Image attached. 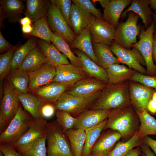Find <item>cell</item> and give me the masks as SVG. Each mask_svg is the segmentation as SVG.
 Here are the masks:
<instances>
[{"mask_svg":"<svg viewBox=\"0 0 156 156\" xmlns=\"http://www.w3.org/2000/svg\"><path fill=\"white\" fill-rule=\"evenodd\" d=\"M140 120L131 105L112 109L110 112L103 131L110 129L118 131L122 141H126L138 131Z\"/></svg>","mask_w":156,"mask_h":156,"instance_id":"6da1fadb","label":"cell"},{"mask_svg":"<svg viewBox=\"0 0 156 156\" xmlns=\"http://www.w3.org/2000/svg\"><path fill=\"white\" fill-rule=\"evenodd\" d=\"M129 83L126 81L116 84L107 83L89 109H114L131 105Z\"/></svg>","mask_w":156,"mask_h":156,"instance_id":"7a4b0ae2","label":"cell"},{"mask_svg":"<svg viewBox=\"0 0 156 156\" xmlns=\"http://www.w3.org/2000/svg\"><path fill=\"white\" fill-rule=\"evenodd\" d=\"M67 137L56 121L48 122L46 133L47 156H74Z\"/></svg>","mask_w":156,"mask_h":156,"instance_id":"3957f363","label":"cell"},{"mask_svg":"<svg viewBox=\"0 0 156 156\" xmlns=\"http://www.w3.org/2000/svg\"><path fill=\"white\" fill-rule=\"evenodd\" d=\"M0 106V132H3L15 116L20 105L14 89L6 78L3 85Z\"/></svg>","mask_w":156,"mask_h":156,"instance_id":"277c9868","label":"cell"},{"mask_svg":"<svg viewBox=\"0 0 156 156\" xmlns=\"http://www.w3.org/2000/svg\"><path fill=\"white\" fill-rule=\"evenodd\" d=\"M34 118L20 105L16 113L6 129L0 135V144H12L29 129Z\"/></svg>","mask_w":156,"mask_h":156,"instance_id":"5b68a950","label":"cell"},{"mask_svg":"<svg viewBox=\"0 0 156 156\" xmlns=\"http://www.w3.org/2000/svg\"><path fill=\"white\" fill-rule=\"evenodd\" d=\"M101 91L87 96L72 95L65 92L54 103L55 108L75 117L90 109Z\"/></svg>","mask_w":156,"mask_h":156,"instance_id":"8992f818","label":"cell"},{"mask_svg":"<svg viewBox=\"0 0 156 156\" xmlns=\"http://www.w3.org/2000/svg\"><path fill=\"white\" fill-rule=\"evenodd\" d=\"M128 18L124 22L119 24L116 28L114 41L121 47L130 49L136 43L137 36L140 33V27L137 25L140 17L132 11L129 12Z\"/></svg>","mask_w":156,"mask_h":156,"instance_id":"52a82bcc","label":"cell"},{"mask_svg":"<svg viewBox=\"0 0 156 156\" xmlns=\"http://www.w3.org/2000/svg\"><path fill=\"white\" fill-rule=\"evenodd\" d=\"M155 24L153 22L146 29L141 28L139 40L131 47L137 49L143 57L146 64L147 75L155 76V64L152 57V44Z\"/></svg>","mask_w":156,"mask_h":156,"instance_id":"ba28073f","label":"cell"},{"mask_svg":"<svg viewBox=\"0 0 156 156\" xmlns=\"http://www.w3.org/2000/svg\"><path fill=\"white\" fill-rule=\"evenodd\" d=\"M111 49L120 63L124 64L136 72L146 75V69L143 66H146L145 60L140 52L133 48L132 49H124L114 40L110 46Z\"/></svg>","mask_w":156,"mask_h":156,"instance_id":"9c48e42d","label":"cell"},{"mask_svg":"<svg viewBox=\"0 0 156 156\" xmlns=\"http://www.w3.org/2000/svg\"><path fill=\"white\" fill-rule=\"evenodd\" d=\"M47 17L49 26L53 33L60 35L69 44L74 41L76 35L52 0L49 1Z\"/></svg>","mask_w":156,"mask_h":156,"instance_id":"30bf717a","label":"cell"},{"mask_svg":"<svg viewBox=\"0 0 156 156\" xmlns=\"http://www.w3.org/2000/svg\"><path fill=\"white\" fill-rule=\"evenodd\" d=\"M88 27L92 43L110 46L114 40L116 28L109 24L103 18L92 15Z\"/></svg>","mask_w":156,"mask_h":156,"instance_id":"8fae6325","label":"cell"},{"mask_svg":"<svg viewBox=\"0 0 156 156\" xmlns=\"http://www.w3.org/2000/svg\"><path fill=\"white\" fill-rule=\"evenodd\" d=\"M48 123L43 118H34L26 132L11 145L19 152L25 149L46 134Z\"/></svg>","mask_w":156,"mask_h":156,"instance_id":"7c38bea8","label":"cell"},{"mask_svg":"<svg viewBox=\"0 0 156 156\" xmlns=\"http://www.w3.org/2000/svg\"><path fill=\"white\" fill-rule=\"evenodd\" d=\"M129 89L131 104L135 111H147L148 103L154 92L152 88L132 81L129 82Z\"/></svg>","mask_w":156,"mask_h":156,"instance_id":"4fadbf2b","label":"cell"},{"mask_svg":"<svg viewBox=\"0 0 156 156\" xmlns=\"http://www.w3.org/2000/svg\"><path fill=\"white\" fill-rule=\"evenodd\" d=\"M90 77H91L82 69L70 63L60 65L56 67V75L53 82L71 86L77 81Z\"/></svg>","mask_w":156,"mask_h":156,"instance_id":"5bb4252c","label":"cell"},{"mask_svg":"<svg viewBox=\"0 0 156 156\" xmlns=\"http://www.w3.org/2000/svg\"><path fill=\"white\" fill-rule=\"evenodd\" d=\"M56 74V67L49 63L36 71L29 72L28 92L32 94L39 88L52 82Z\"/></svg>","mask_w":156,"mask_h":156,"instance_id":"9a60e30c","label":"cell"},{"mask_svg":"<svg viewBox=\"0 0 156 156\" xmlns=\"http://www.w3.org/2000/svg\"><path fill=\"white\" fill-rule=\"evenodd\" d=\"M107 83L97 78L90 77L77 81L65 92L72 95L87 96L101 90Z\"/></svg>","mask_w":156,"mask_h":156,"instance_id":"2e32d148","label":"cell"},{"mask_svg":"<svg viewBox=\"0 0 156 156\" xmlns=\"http://www.w3.org/2000/svg\"><path fill=\"white\" fill-rule=\"evenodd\" d=\"M25 7L19 0H1L0 1V27H3V21L7 18L11 23L19 22Z\"/></svg>","mask_w":156,"mask_h":156,"instance_id":"e0dca14e","label":"cell"},{"mask_svg":"<svg viewBox=\"0 0 156 156\" xmlns=\"http://www.w3.org/2000/svg\"><path fill=\"white\" fill-rule=\"evenodd\" d=\"M103 131L94 145L91 155L107 156L121 138L120 134L116 131L108 129Z\"/></svg>","mask_w":156,"mask_h":156,"instance_id":"ac0fdd59","label":"cell"},{"mask_svg":"<svg viewBox=\"0 0 156 156\" xmlns=\"http://www.w3.org/2000/svg\"><path fill=\"white\" fill-rule=\"evenodd\" d=\"M71 86L58 82H52L42 86L32 94L36 96L41 103H54L61 95Z\"/></svg>","mask_w":156,"mask_h":156,"instance_id":"d6986e66","label":"cell"},{"mask_svg":"<svg viewBox=\"0 0 156 156\" xmlns=\"http://www.w3.org/2000/svg\"><path fill=\"white\" fill-rule=\"evenodd\" d=\"M112 109H89L75 117L78 121L79 128L85 130L107 119Z\"/></svg>","mask_w":156,"mask_h":156,"instance_id":"ffe728a7","label":"cell"},{"mask_svg":"<svg viewBox=\"0 0 156 156\" xmlns=\"http://www.w3.org/2000/svg\"><path fill=\"white\" fill-rule=\"evenodd\" d=\"M92 42L88 25L79 34L76 36L74 41L69 45L71 48L81 51L96 64L101 66L94 54Z\"/></svg>","mask_w":156,"mask_h":156,"instance_id":"44dd1931","label":"cell"},{"mask_svg":"<svg viewBox=\"0 0 156 156\" xmlns=\"http://www.w3.org/2000/svg\"><path fill=\"white\" fill-rule=\"evenodd\" d=\"M132 0H111L103 10V18L109 24L116 28L123 10L131 3Z\"/></svg>","mask_w":156,"mask_h":156,"instance_id":"7402d4cb","label":"cell"},{"mask_svg":"<svg viewBox=\"0 0 156 156\" xmlns=\"http://www.w3.org/2000/svg\"><path fill=\"white\" fill-rule=\"evenodd\" d=\"M73 51L79 58L83 66V69L90 76L108 83L105 69L98 65L81 51L75 49Z\"/></svg>","mask_w":156,"mask_h":156,"instance_id":"603a6c76","label":"cell"},{"mask_svg":"<svg viewBox=\"0 0 156 156\" xmlns=\"http://www.w3.org/2000/svg\"><path fill=\"white\" fill-rule=\"evenodd\" d=\"M130 11H133L139 16L145 29L153 22V16L154 13L150 6L149 0H132L130 6L122 13V17L126 16Z\"/></svg>","mask_w":156,"mask_h":156,"instance_id":"cb8c5ba5","label":"cell"},{"mask_svg":"<svg viewBox=\"0 0 156 156\" xmlns=\"http://www.w3.org/2000/svg\"><path fill=\"white\" fill-rule=\"evenodd\" d=\"M92 14L72 3L70 16V27L76 36L89 25Z\"/></svg>","mask_w":156,"mask_h":156,"instance_id":"d4e9b609","label":"cell"},{"mask_svg":"<svg viewBox=\"0 0 156 156\" xmlns=\"http://www.w3.org/2000/svg\"><path fill=\"white\" fill-rule=\"evenodd\" d=\"M37 44L48 60L49 63L56 67L60 65L70 64L66 56L61 53L52 43L50 44L39 39L37 40Z\"/></svg>","mask_w":156,"mask_h":156,"instance_id":"484cf974","label":"cell"},{"mask_svg":"<svg viewBox=\"0 0 156 156\" xmlns=\"http://www.w3.org/2000/svg\"><path fill=\"white\" fill-rule=\"evenodd\" d=\"M47 63H49L48 60L36 44L27 56L19 69L28 73L32 72Z\"/></svg>","mask_w":156,"mask_h":156,"instance_id":"4316f807","label":"cell"},{"mask_svg":"<svg viewBox=\"0 0 156 156\" xmlns=\"http://www.w3.org/2000/svg\"><path fill=\"white\" fill-rule=\"evenodd\" d=\"M108 83L116 84L129 80L136 72L134 70L124 64H113L105 69Z\"/></svg>","mask_w":156,"mask_h":156,"instance_id":"83f0119b","label":"cell"},{"mask_svg":"<svg viewBox=\"0 0 156 156\" xmlns=\"http://www.w3.org/2000/svg\"><path fill=\"white\" fill-rule=\"evenodd\" d=\"M50 1L47 0H27L24 14L29 17L32 23L47 15Z\"/></svg>","mask_w":156,"mask_h":156,"instance_id":"f1b7e54d","label":"cell"},{"mask_svg":"<svg viewBox=\"0 0 156 156\" xmlns=\"http://www.w3.org/2000/svg\"><path fill=\"white\" fill-rule=\"evenodd\" d=\"M95 55L101 67L105 69L114 64L120 63L114 55L109 45L101 43H92Z\"/></svg>","mask_w":156,"mask_h":156,"instance_id":"f546056e","label":"cell"},{"mask_svg":"<svg viewBox=\"0 0 156 156\" xmlns=\"http://www.w3.org/2000/svg\"><path fill=\"white\" fill-rule=\"evenodd\" d=\"M15 91L24 109L34 118H41L40 110L42 104L38 99L31 94L22 93L15 90Z\"/></svg>","mask_w":156,"mask_h":156,"instance_id":"4dcf8cb0","label":"cell"},{"mask_svg":"<svg viewBox=\"0 0 156 156\" xmlns=\"http://www.w3.org/2000/svg\"><path fill=\"white\" fill-rule=\"evenodd\" d=\"M135 112L140 122L138 131L139 138L142 139L149 135H156V119L146 110Z\"/></svg>","mask_w":156,"mask_h":156,"instance_id":"1f68e13d","label":"cell"},{"mask_svg":"<svg viewBox=\"0 0 156 156\" xmlns=\"http://www.w3.org/2000/svg\"><path fill=\"white\" fill-rule=\"evenodd\" d=\"M51 42L61 53L69 60L71 64L83 69V66L79 58L73 53L69 44L61 36L57 33H53Z\"/></svg>","mask_w":156,"mask_h":156,"instance_id":"d6a6232c","label":"cell"},{"mask_svg":"<svg viewBox=\"0 0 156 156\" xmlns=\"http://www.w3.org/2000/svg\"><path fill=\"white\" fill-rule=\"evenodd\" d=\"M64 133L69 140L74 156H82L86 137L85 130L81 128L72 129Z\"/></svg>","mask_w":156,"mask_h":156,"instance_id":"836d02e7","label":"cell"},{"mask_svg":"<svg viewBox=\"0 0 156 156\" xmlns=\"http://www.w3.org/2000/svg\"><path fill=\"white\" fill-rule=\"evenodd\" d=\"M5 78L10 82L15 90L22 93H28L29 73L20 69L12 70Z\"/></svg>","mask_w":156,"mask_h":156,"instance_id":"e575fe53","label":"cell"},{"mask_svg":"<svg viewBox=\"0 0 156 156\" xmlns=\"http://www.w3.org/2000/svg\"><path fill=\"white\" fill-rule=\"evenodd\" d=\"M107 119L99 124L86 129V137L82 156H91L92 148L103 131Z\"/></svg>","mask_w":156,"mask_h":156,"instance_id":"d590c367","label":"cell"},{"mask_svg":"<svg viewBox=\"0 0 156 156\" xmlns=\"http://www.w3.org/2000/svg\"><path fill=\"white\" fill-rule=\"evenodd\" d=\"M32 26L31 32L25 36L38 38L51 44L53 32L48 25L47 15L35 21Z\"/></svg>","mask_w":156,"mask_h":156,"instance_id":"8d00e7d4","label":"cell"},{"mask_svg":"<svg viewBox=\"0 0 156 156\" xmlns=\"http://www.w3.org/2000/svg\"><path fill=\"white\" fill-rule=\"evenodd\" d=\"M36 38L31 37L15 51L12 61V70L19 69L24 59L37 44Z\"/></svg>","mask_w":156,"mask_h":156,"instance_id":"74e56055","label":"cell"},{"mask_svg":"<svg viewBox=\"0 0 156 156\" xmlns=\"http://www.w3.org/2000/svg\"><path fill=\"white\" fill-rule=\"evenodd\" d=\"M138 131L128 140L117 142L107 156H125L129 151L135 147L140 146L144 142L142 139L139 138Z\"/></svg>","mask_w":156,"mask_h":156,"instance_id":"f35d334b","label":"cell"},{"mask_svg":"<svg viewBox=\"0 0 156 156\" xmlns=\"http://www.w3.org/2000/svg\"><path fill=\"white\" fill-rule=\"evenodd\" d=\"M19 46L18 44L15 46L10 50L0 55V80L1 89L2 82L12 70V61L14 53Z\"/></svg>","mask_w":156,"mask_h":156,"instance_id":"ab89813d","label":"cell"},{"mask_svg":"<svg viewBox=\"0 0 156 156\" xmlns=\"http://www.w3.org/2000/svg\"><path fill=\"white\" fill-rule=\"evenodd\" d=\"M46 141V133L29 146L20 152L22 156H47Z\"/></svg>","mask_w":156,"mask_h":156,"instance_id":"60d3db41","label":"cell"},{"mask_svg":"<svg viewBox=\"0 0 156 156\" xmlns=\"http://www.w3.org/2000/svg\"><path fill=\"white\" fill-rule=\"evenodd\" d=\"M56 121L65 133L72 129L79 128L77 119L67 112L60 110H56Z\"/></svg>","mask_w":156,"mask_h":156,"instance_id":"b9f144b4","label":"cell"},{"mask_svg":"<svg viewBox=\"0 0 156 156\" xmlns=\"http://www.w3.org/2000/svg\"><path fill=\"white\" fill-rule=\"evenodd\" d=\"M130 80L139 83L156 91V76L144 75L136 72Z\"/></svg>","mask_w":156,"mask_h":156,"instance_id":"7bdbcfd3","label":"cell"},{"mask_svg":"<svg viewBox=\"0 0 156 156\" xmlns=\"http://www.w3.org/2000/svg\"><path fill=\"white\" fill-rule=\"evenodd\" d=\"M52 1L59 10L63 17L70 27V20L72 0H52Z\"/></svg>","mask_w":156,"mask_h":156,"instance_id":"ee69618b","label":"cell"},{"mask_svg":"<svg viewBox=\"0 0 156 156\" xmlns=\"http://www.w3.org/2000/svg\"><path fill=\"white\" fill-rule=\"evenodd\" d=\"M72 2L81 8L86 12L95 16L103 18L101 10L96 8L89 0H72Z\"/></svg>","mask_w":156,"mask_h":156,"instance_id":"f6af8a7d","label":"cell"},{"mask_svg":"<svg viewBox=\"0 0 156 156\" xmlns=\"http://www.w3.org/2000/svg\"><path fill=\"white\" fill-rule=\"evenodd\" d=\"M41 104L40 110L41 118L44 119L50 118L53 116L56 110L54 103H47Z\"/></svg>","mask_w":156,"mask_h":156,"instance_id":"bcb514c9","label":"cell"},{"mask_svg":"<svg viewBox=\"0 0 156 156\" xmlns=\"http://www.w3.org/2000/svg\"><path fill=\"white\" fill-rule=\"evenodd\" d=\"M0 150L4 156H21L9 144H0Z\"/></svg>","mask_w":156,"mask_h":156,"instance_id":"7dc6e473","label":"cell"},{"mask_svg":"<svg viewBox=\"0 0 156 156\" xmlns=\"http://www.w3.org/2000/svg\"><path fill=\"white\" fill-rule=\"evenodd\" d=\"M14 46L10 43L4 38L0 31V52H6L13 48Z\"/></svg>","mask_w":156,"mask_h":156,"instance_id":"c3c4849f","label":"cell"},{"mask_svg":"<svg viewBox=\"0 0 156 156\" xmlns=\"http://www.w3.org/2000/svg\"><path fill=\"white\" fill-rule=\"evenodd\" d=\"M142 139L143 142L153 150L156 155V140L148 136L143 138Z\"/></svg>","mask_w":156,"mask_h":156,"instance_id":"681fc988","label":"cell"},{"mask_svg":"<svg viewBox=\"0 0 156 156\" xmlns=\"http://www.w3.org/2000/svg\"><path fill=\"white\" fill-rule=\"evenodd\" d=\"M140 146L142 153H144L146 156H156L155 153L150 149L149 146L144 142Z\"/></svg>","mask_w":156,"mask_h":156,"instance_id":"f907efd6","label":"cell"},{"mask_svg":"<svg viewBox=\"0 0 156 156\" xmlns=\"http://www.w3.org/2000/svg\"><path fill=\"white\" fill-rule=\"evenodd\" d=\"M142 151L140 146H138L136 148L132 149L129 151L125 156H140Z\"/></svg>","mask_w":156,"mask_h":156,"instance_id":"816d5d0a","label":"cell"},{"mask_svg":"<svg viewBox=\"0 0 156 156\" xmlns=\"http://www.w3.org/2000/svg\"><path fill=\"white\" fill-rule=\"evenodd\" d=\"M147 110L152 114H156V103L151 99L148 103Z\"/></svg>","mask_w":156,"mask_h":156,"instance_id":"f5cc1de1","label":"cell"},{"mask_svg":"<svg viewBox=\"0 0 156 156\" xmlns=\"http://www.w3.org/2000/svg\"><path fill=\"white\" fill-rule=\"evenodd\" d=\"M32 25H27L22 26L21 30L23 33L25 35L30 34L33 29Z\"/></svg>","mask_w":156,"mask_h":156,"instance_id":"db71d44e","label":"cell"},{"mask_svg":"<svg viewBox=\"0 0 156 156\" xmlns=\"http://www.w3.org/2000/svg\"><path fill=\"white\" fill-rule=\"evenodd\" d=\"M19 22L22 26L27 25H32V22L31 19L28 17L25 16L21 18Z\"/></svg>","mask_w":156,"mask_h":156,"instance_id":"11a10c76","label":"cell"},{"mask_svg":"<svg viewBox=\"0 0 156 156\" xmlns=\"http://www.w3.org/2000/svg\"><path fill=\"white\" fill-rule=\"evenodd\" d=\"M152 55L153 60L156 64V40L154 39L152 44Z\"/></svg>","mask_w":156,"mask_h":156,"instance_id":"9f6ffc18","label":"cell"},{"mask_svg":"<svg viewBox=\"0 0 156 156\" xmlns=\"http://www.w3.org/2000/svg\"><path fill=\"white\" fill-rule=\"evenodd\" d=\"M150 6L154 11V13L156 14V0H149Z\"/></svg>","mask_w":156,"mask_h":156,"instance_id":"6f0895ef","label":"cell"},{"mask_svg":"<svg viewBox=\"0 0 156 156\" xmlns=\"http://www.w3.org/2000/svg\"><path fill=\"white\" fill-rule=\"evenodd\" d=\"M99 2L103 10L105 9L109 3L110 0H97Z\"/></svg>","mask_w":156,"mask_h":156,"instance_id":"680465c9","label":"cell"},{"mask_svg":"<svg viewBox=\"0 0 156 156\" xmlns=\"http://www.w3.org/2000/svg\"><path fill=\"white\" fill-rule=\"evenodd\" d=\"M151 99L156 103V92H154L152 95Z\"/></svg>","mask_w":156,"mask_h":156,"instance_id":"91938a15","label":"cell"},{"mask_svg":"<svg viewBox=\"0 0 156 156\" xmlns=\"http://www.w3.org/2000/svg\"><path fill=\"white\" fill-rule=\"evenodd\" d=\"M153 39L156 40V25L155 24V27L153 35Z\"/></svg>","mask_w":156,"mask_h":156,"instance_id":"94428289","label":"cell"},{"mask_svg":"<svg viewBox=\"0 0 156 156\" xmlns=\"http://www.w3.org/2000/svg\"><path fill=\"white\" fill-rule=\"evenodd\" d=\"M153 22L156 25V14H153Z\"/></svg>","mask_w":156,"mask_h":156,"instance_id":"6125c7cd","label":"cell"},{"mask_svg":"<svg viewBox=\"0 0 156 156\" xmlns=\"http://www.w3.org/2000/svg\"><path fill=\"white\" fill-rule=\"evenodd\" d=\"M91 156H102L99 155H91Z\"/></svg>","mask_w":156,"mask_h":156,"instance_id":"be15d7a7","label":"cell"},{"mask_svg":"<svg viewBox=\"0 0 156 156\" xmlns=\"http://www.w3.org/2000/svg\"><path fill=\"white\" fill-rule=\"evenodd\" d=\"M141 156H146L145 154L142 153L141 155Z\"/></svg>","mask_w":156,"mask_h":156,"instance_id":"e7e4bbea","label":"cell"},{"mask_svg":"<svg viewBox=\"0 0 156 156\" xmlns=\"http://www.w3.org/2000/svg\"><path fill=\"white\" fill-rule=\"evenodd\" d=\"M155 73H156V64H155Z\"/></svg>","mask_w":156,"mask_h":156,"instance_id":"03108f58","label":"cell"}]
</instances>
